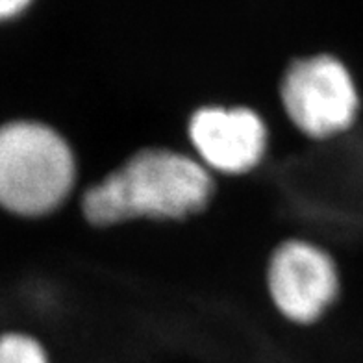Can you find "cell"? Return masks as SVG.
<instances>
[{
  "instance_id": "3",
  "label": "cell",
  "mask_w": 363,
  "mask_h": 363,
  "mask_svg": "<svg viewBox=\"0 0 363 363\" xmlns=\"http://www.w3.org/2000/svg\"><path fill=\"white\" fill-rule=\"evenodd\" d=\"M284 119L311 143L352 132L362 117V89L340 56L315 52L287 63L277 87Z\"/></svg>"
},
{
  "instance_id": "2",
  "label": "cell",
  "mask_w": 363,
  "mask_h": 363,
  "mask_svg": "<svg viewBox=\"0 0 363 363\" xmlns=\"http://www.w3.org/2000/svg\"><path fill=\"white\" fill-rule=\"evenodd\" d=\"M82 167L77 147L60 126L38 115L0 119V217L45 223L77 202Z\"/></svg>"
},
{
  "instance_id": "4",
  "label": "cell",
  "mask_w": 363,
  "mask_h": 363,
  "mask_svg": "<svg viewBox=\"0 0 363 363\" xmlns=\"http://www.w3.org/2000/svg\"><path fill=\"white\" fill-rule=\"evenodd\" d=\"M263 286L284 323L310 328L326 319L343 293L340 262L325 245L302 235L280 239L263 269Z\"/></svg>"
},
{
  "instance_id": "6",
  "label": "cell",
  "mask_w": 363,
  "mask_h": 363,
  "mask_svg": "<svg viewBox=\"0 0 363 363\" xmlns=\"http://www.w3.org/2000/svg\"><path fill=\"white\" fill-rule=\"evenodd\" d=\"M0 363H52L43 337L24 326L0 328Z\"/></svg>"
},
{
  "instance_id": "5",
  "label": "cell",
  "mask_w": 363,
  "mask_h": 363,
  "mask_svg": "<svg viewBox=\"0 0 363 363\" xmlns=\"http://www.w3.org/2000/svg\"><path fill=\"white\" fill-rule=\"evenodd\" d=\"M186 141L187 150L213 178H247L267 162L272 132L254 106L206 102L187 115Z\"/></svg>"
},
{
  "instance_id": "1",
  "label": "cell",
  "mask_w": 363,
  "mask_h": 363,
  "mask_svg": "<svg viewBox=\"0 0 363 363\" xmlns=\"http://www.w3.org/2000/svg\"><path fill=\"white\" fill-rule=\"evenodd\" d=\"M217 191L219 180L187 148L145 145L101 178L82 186L77 208L93 230L135 223L180 225L204 216Z\"/></svg>"
},
{
  "instance_id": "7",
  "label": "cell",
  "mask_w": 363,
  "mask_h": 363,
  "mask_svg": "<svg viewBox=\"0 0 363 363\" xmlns=\"http://www.w3.org/2000/svg\"><path fill=\"white\" fill-rule=\"evenodd\" d=\"M34 6V0H0V26L19 21Z\"/></svg>"
}]
</instances>
